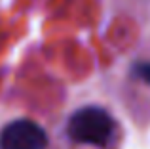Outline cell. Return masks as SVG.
Returning a JSON list of instances; mask_svg holds the SVG:
<instances>
[{"label": "cell", "mask_w": 150, "mask_h": 149, "mask_svg": "<svg viewBox=\"0 0 150 149\" xmlns=\"http://www.w3.org/2000/svg\"><path fill=\"white\" fill-rule=\"evenodd\" d=\"M114 119L97 105H88L72 113L67 122V134L72 142L105 147L114 136Z\"/></svg>", "instance_id": "6da1fadb"}, {"label": "cell", "mask_w": 150, "mask_h": 149, "mask_svg": "<svg viewBox=\"0 0 150 149\" xmlns=\"http://www.w3.org/2000/svg\"><path fill=\"white\" fill-rule=\"evenodd\" d=\"M48 136L34 120L19 119L6 124L0 132V149H46Z\"/></svg>", "instance_id": "7a4b0ae2"}, {"label": "cell", "mask_w": 150, "mask_h": 149, "mask_svg": "<svg viewBox=\"0 0 150 149\" xmlns=\"http://www.w3.org/2000/svg\"><path fill=\"white\" fill-rule=\"evenodd\" d=\"M135 74L150 84V61L148 63H137L135 65Z\"/></svg>", "instance_id": "3957f363"}]
</instances>
